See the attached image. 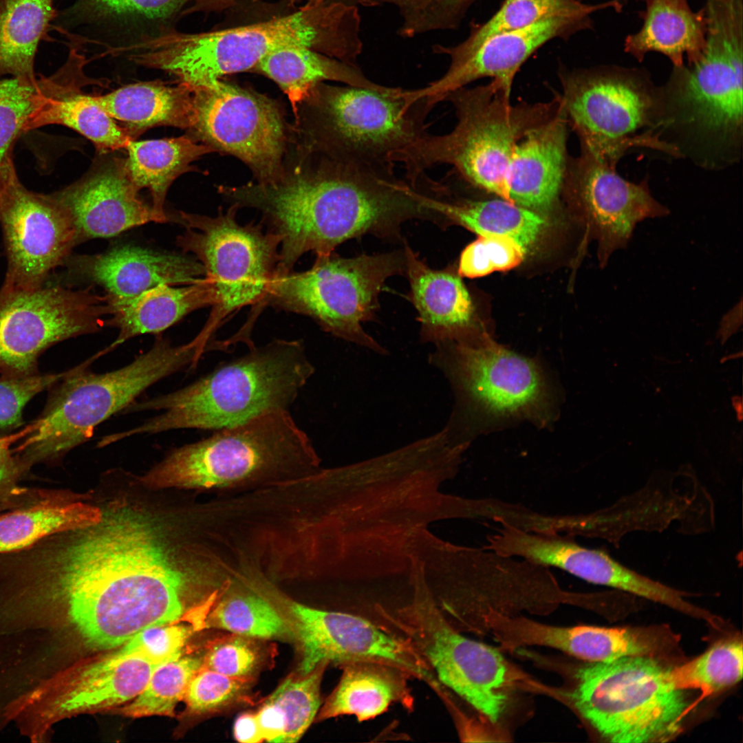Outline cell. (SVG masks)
Here are the masks:
<instances>
[{
    "label": "cell",
    "mask_w": 743,
    "mask_h": 743,
    "mask_svg": "<svg viewBox=\"0 0 743 743\" xmlns=\"http://www.w3.org/2000/svg\"><path fill=\"white\" fill-rule=\"evenodd\" d=\"M128 156L124 159L127 174L140 191L147 188L152 199L151 210L155 222L169 219L164 212L167 191L182 173L192 170L191 163L202 155L215 151L208 144H200L186 136L129 141L125 147Z\"/></svg>",
    "instance_id": "36"
},
{
    "label": "cell",
    "mask_w": 743,
    "mask_h": 743,
    "mask_svg": "<svg viewBox=\"0 0 743 743\" xmlns=\"http://www.w3.org/2000/svg\"><path fill=\"white\" fill-rule=\"evenodd\" d=\"M705 47L694 62L674 67L662 89L663 127L688 141L736 160L742 141V0H707Z\"/></svg>",
    "instance_id": "7"
},
{
    "label": "cell",
    "mask_w": 743,
    "mask_h": 743,
    "mask_svg": "<svg viewBox=\"0 0 743 743\" xmlns=\"http://www.w3.org/2000/svg\"><path fill=\"white\" fill-rule=\"evenodd\" d=\"M208 624L246 638H276L289 633L277 610L255 595H238L223 600L211 612Z\"/></svg>",
    "instance_id": "44"
},
{
    "label": "cell",
    "mask_w": 743,
    "mask_h": 743,
    "mask_svg": "<svg viewBox=\"0 0 743 743\" xmlns=\"http://www.w3.org/2000/svg\"><path fill=\"white\" fill-rule=\"evenodd\" d=\"M405 269L404 251L351 258L318 255L306 270L277 272L264 305L308 316L326 332L385 354L362 324L374 316L386 280Z\"/></svg>",
    "instance_id": "10"
},
{
    "label": "cell",
    "mask_w": 743,
    "mask_h": 743,
    "mask_svg": "<svg viewBox=\"0 0 743 743\" xmlns=\"http://www.w3.org/2000/svg\"><path fill=\"white\" fill-rule=\"evenodd\" d=\"M564 182L570 184L596 233L602 260L627 247L640 222L661 217L669 210L652 195L647 184L629 182L616 166L582 150L568 160Z\"/></svg>",
    "instance_id": "20"
},
{
    "label": "cell",
    "mask_w": 743,
    "mask_h": 743,
    "mask_svg": "<svg viewBox=\"0 0 743 743\" xmlns=\"http://www.w3.org/2000/svg\"><path fill=\"white\" fill-rule=\"evenodd\" d=\"M189 636L188 629L172 623L142 629L116 652L136 654L158 666L180 658Z\"/></svg>",
    "instance_id": "47"
},
{
    "label": "cell",
    "mask_w": 743,
    "mask_h": 743,
    "mask_svg": "<svg viewBox=\"0 0 743 743\" xmlns=\"http://www.w3.org/2000/svg\"><path fill=\"white\" fill-rule=\"evenodd\" d=\"M568 122L561 103L552 117L519 139L506 175L509 202L536 213L554 204L567 166Z\"/></svg>",
    "instance_id": "24"
},
{
    "label": "cell",
    "mask_w": 743,
    "mask_h": 743,
    "mask_svg": "<svg viewBox=\"0 0 743 743\" xmlns=\"http://www.w3.org/2000/svg\"><path fill=\"white\" fill-rule=\"evenodd\" d=\"M327 664L323 663L301 677L286 679L268 699L280 711L286 730L282 742H296L319 713L320 685Z\"/></svg>",
    "instance_id": "45"
},
{
    "label": "cell",
    "mask_w": 743,
    "mask_h": 743,
    "mask_svg": "<svg viewBox=\"0 0 743 743\" xmlns=\"http://www.w3.org/2000/svg\"><path fill=\"white\" fill-rule=\"evenodd\" d=\"M524 553L530 561L561 568L591 583L660 604L667 603L671 597L669 587L629 568L601 550L533 535L527 540Z\"/></svg>",
    "instance_id": "27"
},
{
    "label": "cell",
    "mask_w": 743,
    "mask_h": 743,
    "mask_svg": "<svg viewBox=\"0 0 743 743\" xmlns=\"http://www.w3.org/2000/svg\"><path fill=\"white\" fill-rule=\"evenodd\" d=\"M562 86L568 120L582 150L597 160L616 166L629 149L640 147L680 155L654 131L663 127L662 90L643 72L621 67L574 72L562 78Z\"/></svg>",
    "instance_id": "11"
},
{
    "label": "cell",
    "mask_w": 743,
    "mask_h": 743,
    "mask_svg": "<svg viewBox=\"0 0 743 743\" xmlns=\"http://www.w3.org/2000/svg\"><path fill=\"white\" fill-rule=\"evenodd\" d=\"M300 643L299 672L305 675L321 664L360 660L389 663L411 677L433 686L437 679L413 645L359 616L318 610L293 602L290 605Z\"/></svg>",
    "instance_id": "19"
},
{
    "label": "cell",
    "mask_w": 743,
    "mask_h": 743,
    "mask_svg": "<svg viewBox=\"0 0 743 743\" xmlns=\"http://www.w3.org/2000/svg\"><path fill=\"white\" fill-rule=\"evenodd\" d=\"M386 618L413 645L442 685L491 721L499 719L513 674L498 650L458 633L431 605L420 603Z\"/></svg>",
    "instance_id": "16"
},
{
    "label": "cell",
    "mask_w": 743,
    "mask_h": 743,
    "mask_svg": "<svg viewBox=\"0 0 743 743\" xmlns=\"http://www.w3.org/2000/svg\"><path fill=\"white\" fill-rule=\"evenodd\" d=\"M255 715L263 740L269 742H282L286 724L276 705L267 700Z\"/></svg>",
    "instance_id": "53"
},
{
    "label": "cell",
    "mask_w": 743,
    "mask_h": 743,
    "mask_svg": "<svg viewBox=\"0 0 743 743\" xmlns=\"http://www.w3.org/2000/svg\"><path fill=\"white\" fill-rule=\"evenodd\" d=\"M276 82L288 96L297 115V105L324 80L387 91L353 66L310 47L288 46L273 51L255 67Z\"/></svg>",
    "instance_id": "35"
},
{
    "label": "cell",
    "mask_w": 743,
    "mask_h": 743,
    "mask_svg": "<svg viewBox=\"0 0 743 743\" xmlns=\"http://www.w3.org/2000/svg\"><path fill=\"white\" fill-rule=\"evenodd\" d=\"M103 515L97 507L46 495L0 516V554L21 551L59 532L96 525Z\"/></svg>",
    "instance_id": "37"
},
{
    "label": "cell",
    "mask_w": 743,
    "mask_h": 743,
    "mask_svg": "<svg viewBox=\"0 0 743 743\" xmlns=\"http://www.w3.org/2000/svg\"><path fill=\"white\" fill-rule=\"evenodd\" d=\"M423 204L441 220H450L482 235L508 237L526 252L539 239L546 222L538 213L504 199L455 200L449 187L442 192L426 191Z\"/></svg>",
    "instance_id": "34"
},
{
    "label": "cell",
    "mask_w": 743,
    "mask_h": 743,
    "mask_svg": "<svg viewBox=\"0 0 743 743\" xmlns=\"http://www.w3.org/2000/svg\"><path fill=\"white\" fill-rule=\"evenodd\" d=\"M319 87L321 140L332 159L394 169L390 155L429 133L426 120L435 106L426 97L409 101L400 87Z\"/></svg>",
    "instance_id": "14"
},
{
    "label": "cell",
    "mask_w": 743,
    "mask_h": 743,
    "mask_svg": "<svg viewBox=\"0 0 743 743\" xmlns=\"http://www.w3.org/2000/svg\"><path fill=\"white\" fill-rule=\"evenodd\" d=\"M242 682L202 667L191 680L184 699L191 711L209 712L236 699L244 688Z\"/></svg>",
    "instance_id": "49"
},
{
    "label": "cell",
    "mask_w": 743,
    "mask_h": 743,
    "mask_svg": "<svg viewBox=\"0 0 743 743\" xmlns=\"http://www.w3.org/2000/svg\"><path fill=\"white\" fill-rule=\"evenodd\" d=\"M655 628H607L590 625L557 627L526 621L521 628L525 645H543L591 663L623 657L649 656L666 645V636Z\"/></svg>",
    "instance_id": "28"
},
{
    "label": "cell",
    "mask_w": 743,
    "mask_h": 743,
    "mask_svg": "<svg viewBox=\"0 0 743 743\" xmlns=\"http://www.w3.org/2000/svg\"><path fill=\"white\" fill-rule=\"evenodd\" d=\"M510 95L495 80L449 94L444 101L455 108L457 121L453 129L444 135L427 133L391 155V162L402 164L411 182L434 166L449 164L468 183L508 201L506 175L518 141L561 106L559 98L546 103L512 105Z\"/></svg>",
    "instance_id": "6"
},
{
    "label": "cell",
    "mask_w": 743,
    "mask_h": 743,
    "mask_svg": "<svg viewBox=\"0 0 743 743\" xmlns=\"http://www.w3.org/2000/svg\"><path fill=\"white\" fill-rule=\"evenodd\" d=\"M239 207L232 204L215 217L180 211L175 220L185 232L176 239L183 253H192L204 266L215 301L197 338L203 344L225 319L248 305H264L280 261V239L261 224H241Z\"/></svg>",
    "instance_id": "13"
},
{
    "label": "cell",
    "mask_w": 743,
    "mask_h": 743,
    "mask_svg": "<svg viewBox=\"0 0 743 743\" xmlns=\"http://www.w3.org/2000/svg\"><path fill=\"white\" fill-rule=\"evenodd\" d=\"M342 666L341 678L319 711L317 720L354 715L358 721H365L382 714L393 703L407 708L412 705L407 685L411 676L402 668L372 660L351 661Z\"/></svg>",
    "instance_id": "29"
},
{
    "label": "cell",
    "mask_w": 743,
    "mask_h": 743,
    "mask_svg": "<svg viewBox=\"0 0 743 743\" xmlns=\"http://www.w3.org/2000/svg\"><path fill=\"white\" fill-rule=\"evenodd\" d=\"M68 63L50 76L0 78V171L11 158V149L28 122L46 100L71 78Z\"/></svg>",
    "instance_id": "41"
},
{
    "label": "cell",
    "mask_w": 743,
    "mask_h": 743,
    "mask_svg": "<svg viewBox=\"0 0 743 743\" xmlns=\"http://www.w3.org/2000/svg\"><path fill=\"white\" fill-rule=\"evenodd\" d=\"M232 204L259 211L280 239L277 272L293 270L307 252H333L365 234L396 237L416 219L418 202L394 172L330 158L312 176L220 186Z\"/></svg>",
    "instance_id": "2"
},
{
    "label": "cell",
    "mask_w": 743,
    "mask_h": 743,
    "mask_svg": "<svg viewBox=\"0 0 743 743\" xmlns=\"http://www.w3.org/2000/svg\"><path fill=\"white\" fill-rule=\"evenodd\" d=\"M138 192L127 174L124 159L114 158L51 195L72 215L79 244L155 222L151 206Z\"/></svg>",
    "instance_id": "21"
},
{
    "label": "cell",
    "mask_w": 743,
    "mask_h": 743,
    "mask_svg": "<svg viewBox=\"0 0 743 743\" xmlns=\"http://www.w3.org/2000/svg\"><path fill=\"white\" fill-rule=\"evenodd\" d=\"M430 0H349L347 3L352 4L354 2L365 5H376L381 3H390L398 6L405 16V19L414 14L422 9Z\"/></svg>",
    "instance_id": "55"
},
{
    "label": "cell",
    "mask_w": 743,
    "mask_h": 743,
    "mask_svg": "<svg viewBox=\"0 0 743 743\" xmlns=\"http://www.w3.org/2000/svg\"><path fill=\"white\" fill-rule=\"evenodd\" d=\"M111 305L105 294L43 285L0 288V374L38 373L41 354L54 345L105 326Z\"/></svg>",
    "instance_id": "15"
},
{
    "label": "cell",
    "mask_w": 743,
    "mask_h": 743,
    "mask_svg": "<svg viewBox=\"0 0 743 743\" xmlns=\"http://www.w3.org/2000/svg\"><path fill=\"white\" fill-rule=\"evenodd\" d=\"M404 252L410 299L418 314L424 341L468 343L467 334L474 326V308L460 277L450 270L431 268L407 245Z\"/></svg>",
    "instance_id": "25"
},
{
    "label": "cell",
    "mask_w": 743,
    "mask_h": 743,
    "mask_svg": "<svg viewBox=\"0 0 743 743\" xmlns=\"http://www.w3.org/2000/svg\"><path fill=\"white\" fill-rule=\"evenodd\" d=\"M193 0H74L62 13L67 27L84 25L107 36H121L127 47L173 29L184 7Z\"/></svg>",
    "instance_id": "32"
},
{
    "label": "cell",
    "mask_w": 743,
    "mask_h": 743,
    "mask_svg": "<svg viewBox=\"0 0 743 743\" xmlns=\"http://www.w3.org/2000/svg\"><path fill=\"white\" fill-rule=\"evenodd\" d=\"M0 226L7 258L1 287L32 289L46 284L78 244L69 212L51 194L27 189L12 158L0 171Z\"/></svg>",
    "instance_id": "17"
},
{
    "label": "cell",
    "mask_w": 743,
    "mask_h": 743,
    "mask_svg": "<svg viewBox=\"0 0 743 743\" xmlns=\"http://www.w3.org/2000/svg\"><path fill=\"white\" fill-rule=\"evenodd\" d=\"M171 452L141 479L152 488H211L313 465L308 434L289 410L271 412L215 431Z\"/></svg>",
    "instance_id": "8"
},
{
    "label": "cell",
    "mask_w": 743,
    "mask_h": 743,
    "mask_svg": "<svg viewBox=\"0 0 743 743\" xmlns=\"http://www.w3.org/2000/svg\"><path fill=\"white\" fill-rule=\"evenodd\" d=\"M236 0H193V4L183 11L182 16L194 12L220 11L232 6Z\"/></svg>",
    "instance_id": "56"
},
{
    "label": "cell",
    "mask_w": 743,
    "mask_h": 743,
    "mask_svg": "<svg viewBox=\"0 0 743 743\" xmlns=\"http://www.w3.org/2000/svg\"><path fill=\"white\" fill-rule=\"evenodd\" d=\"M526 251L513 239L498 235H482L462 252L458 274L475 278L495 271L515 268L523 260Z\"/></svg>",
    "instance_id": "46"
},
{
    "label": "cell",
    "mask_w": 743,
    "mask_h": 743,
    "mask_svg": "<svg viewBox=\"0 0 743 743\" xmlns=\"http://www.w3.org/2000/svg\"><path fill=\"white\" fill-rule=\"evenodd\" d=\"M431 360L446 375L457 396L456 418L471 430L528 420L539 426L554 415L553 397L543 370L485 337L472 343L437 345Z\"/></svg>",
    "instance_id": "12"
},
{
    "label": "cell",
    "mask_w": 743,
    "mask_h": 743,
    "mask_svg": "<svg viewBox=\"0 0 743 743\" xmlns=\"http://www.w3.org/2000/svg\"><path fill=\"white\" fill-rule=\"evenodd\" d=\"M415 185H416V184H415ZM417 187H418V186H417ZM418 190H419V189H418ZM418 192H419V191H418ZM418 196H419V195H418ZM433 219H434V215H433Z\"/></svg>",
    "instance_id": "60"
},
{
    "label": "cell",
    "mask_w": 743,
    "mask_h": 743,
    "mask_svg": "<svg viewBox=\"0 0 743 743\" xmlns=\"http://www.w3.org/2000/svg\"><path fill=\"white\" fill-rule=\"evenodd\" d=\"M215 301L209 280L190 285H160L129 300L109 303L110 318L105 326L118 330L116 338L108 346L112 351L136 336L159 333L189 313Z\"/></svg>",
    "instance_id": "33"
},
{
    "label": "cell",
    "mask_w": 743,
    "mask_h": 743,
    "mask_svg": "<svg viewBox=\"0 0 743 743\" xmlns=\"http://www.w3.org/2000/svg\"><path fill=\"white\" fill-rule=\"evenodd\" d=\"M742 643L737 639L720 641L695 659L669 669L676 688L700 689V699L729 688L742 678Z\"/></svg>",
    "instance_id": "42"
},
{
    "label": "cell",
    "mask_w": 743,
    "mask_h": 743,
    "mask_svg": "<svg viewBox=\"0 0 743 743\" xmlns=\"http://www.w3.org/2000/svg\"><path fill=\"white\" fill-rule=\"evenodd\" d=\"M412 184H416V186H417L418 187V189H419V192H418V195H419V197H420V190H421V188H420V184H419V183H418V182H415V183H412ZM420 200H421V199H420ZM421 201H422V200H421ZM422 204H423V203H422ZM423 205H424V204H423ZM431 212H432V211H431ZM432 213H433V212H432ZM433 213V215H434V219H433V220H435V221H437V220H438V217H437L436 215H435V214L434 213Z\"/></svg>",
    "instance_id": "59"
},
{
    "label": "cell",
    "mask_w": 743,
    "mask_h": 743,
    "mask_svg": "<svg viewBox=\"0 0 743 743\" xmlns=\"http://www.w3.org/2000/svg\"><path fill=\"white\" fill-rule=\"evenodd\" d=\"M11 507H14L13 503H0V516L3 515L2 511Z\"/></svg>",
    "instance_id": "58"
},
{
    "label": "cell",
    "mask_w": 743,
    "mask_h": 743,
    "mask_svg": "<svg viewBox=\"0 0 743 743\" xmlns=\"http://www.w3.org/2000/svg\"><path fill=\"white\" fill-rule=\"evenodd\" d=\"M82 70L74 75L30 119L25 132L48 125H63L89 140L100 152L125 148L132 140L127 132L96 102L79 90Z\"/></svg>",
    "instance_id": "38"
},
{
    "label": "cell",
    "mask_w": 743,
    "mask_h": 743,
    "mask_svg": "<svg viewBox=\"0 0 743 743\" xmlns=\"http://www.w3.org/2000/svg\"><path fill=\"white\" fill-rule=\"evenodd\" d=\"M70 277L102 287L109 303L133 299L162 284L184 286L206 277L194 257L124 246L95 255H70L65 261Z\"/></svg>",
    "instance_id": "22"
},
{
    "label": "cell",
    "mask_w": 743,
    "mask_h": 743,
    "mask_svg": "<svg viewBox=\"0 0 743 743\" xmlns=\"http://www.w3.org/2000/svg\"><path fill=\"white\" fill-rule=\"evenodd\" d=\"M643 25L625 40L624 50L641 61L650 52L668 57L674 67L696 61L706 44L704 8L693 12L687 0H644Z\"/></svg>",
    "instance_id": "31"
},
{
    "label": "cell",
    "mask_w": 743,
    "mask_h": 743,
    "mask_svg": "<svg viewBox=\"0 0 743 743\" xmlns=\"http://www.w3.org/2000/svg\"><path fill=\"white\" fill-rule=\"evenodd\" d=\"M244 636L236 635L212 645L205 658V667L228 677L244 680L259 664L257 648Z\"/></svg>",
    "instance_id": "50"
},
{
    "label": "cell",
    "mask_w": 743,
    "mask_h": 743,
    "mask_svg": "<svg viewBox=\"0 0 743 743\" xmlns=\"http://www.w3.org/2000/svg\"><path fill=\"white\" fill-rule=\"evenodd\" d=\"M54 0H0V78H34L39 45L56 17Z\"/></svg>",
    "instance_id": "39"
},
{
    "label": "cell",
    "mask_w": 743,
    "mask_h": 743,
    "mask_svg": "<svg viewBox=\"0 0 743 743\" xmlns=\"http://www.w3.org/2000/svg\"><path fill=\"white\" fill-rule=\"evenodd\" d=\"M76 532L27 548L19 571L30 595L65 605L88 647H119L182 616L188 576L149 524L103 515Z\"/></svg>",
    "instance_id": "1"
},
{
    "label": "cell",
    "mask_w": 743,
    "mask_h": 743,
    "mask_svg": "<svg viewBox=\"0 0 743 743\" xmlns=\"http://www.w3.org/2000/svg\"><path fill=\"white\" fill-rule=\"evenodd\" d=\"M108 352L106 347L67 370L50 387L43 411L27 427L22 442L14 449L28 469L85 443L96 427L124 411L147 388L187 366L193 367L197 360L192 341L175 345L158 338L147 352L124 367L105 373L88 369Z\"/></svg>",
    "instance_id": "5"
},
{
    "label": "cell",
    "mask_w": 743,
    "mask_h": 743,
    "mask_svg": "<svg viewBox=\"0 0 743 743\" xmlns=\"http://www.w3.org/2000/svg\"><path fill=\"white\" fill-rule=\"evenodd\" d=\"M66 371L57 374L6 377L0 379V431L21 424L25 405L37 394L49 389Z\"/></svg>",
    "instance_id": "48"
},
{
    "label": "cell",
    "mask_w": 743,
    "mask_h": 743,
    "mask_svg": "<svg viewBox=\"0 0 743 743\" xmlns=\"http://www.w3.org/2000/svg\"><path fill=\"white\" fill-rule=\"evenodd\" d=\"M27 430L26 427L16 433L0 438V503H9L12 497L23 496L28 493L18 486L19 479L28 468L14 449H11L12 444L21 439Z\"/></svg>",
    "instance_id": "51"
},
{
    "label": "cell",
    "mask_w": 743,
    "mask_h": 743,
    "mask_svg": "<svg viewBox=\"0 0 743 743\" xmlns=\"http://www.w3.org/2000/svg\"><path fill=\"white\" fill-rule=\"evenodd\" d=\"M621 7L620 0L594 6L577 0H506L489 21L475 29L462 43L451 47L437 45L434 50L447 54L450 59L459 58L495 35L525 28L543 19L561 15L588 18L596 10L608 8L618 10Z\"/></svg>",
    "instance_id": "40"
},
{
    "label": "cell",
    "mask_w": 743,
    "mask_h": 743,
    "mask_svg": "<svg viewBox=\"0 0 743 743\" xmlns=\"http://www.w3.org/2000/svg\"><path fill=\"white\" fill-rule=\"evenodd\" d=\"M233 733L239 742L257 743L264 740L255 713H246L239 715L235 722Z\"/></svg>",
    "instance_id": "54"
},
{
    "label": "cell",
    "mask_w": 743,
    "mask_h": 743,
    "mask_svg": "<svg viewBox=\"0 0 743 743\" xmlns=\"http://www.w3.org/2000/svg\"><path fill=\"white\" fill-rule=\"evenodd\" d=\"M571 695L583 717L612 742H665L691 709L665 668L649 656L591 663L577 672Z\"/></svg>",
    "instance_id": "9"
},
{
    "label": "cell",
    "mask_w": 743,
    "mask_h": 743,
    "mask_svg": "<svg viewBox=\"0 0 743 743\" xmlns=\"http://www.w3.org/2000/svg\"><path fill=\"white\" fill-rule=\"evenodd\" d=\"M585 19L577 16H554L495 35L469 54L450 59L449 67L442 77L423 88L408 89L407 95L412 100L426 97L436 105L449 94L484 77L493 78L511 92L517 72L532 52Z\"/></svg>",
    "instance_id": "23"
},
{
    "label": "cell",
    "mask_w": 743,
    "mask_h": 743,
    "mask_svg": "<svg viewBox=\"0 0 743 743\" xmlns=\"http://www.w3.org/2000/svg\"><path fill=\"white\" fill-rule=\"evenodd\" d=\"M315 368L303 341L275 339L248 348L178 390L129 405L123 411H160L131 429L111 433L116 443L129 437L183 429L219 430L259 416L288 410Z\"/></svg>",
    "instance_id": "4"
},
{
    "label": "cell",
    "mask_w": 743,
    "mask_h": 743,
    "mask_svg": "<svg viewBox=\"0 0 743 743\" xmlns=\"http://www.w3.org/2000/svg\"><path fill=\"white\" fill-rule=\"evenodd\" d=\"M202 667L200 658L182 656L158 665L144 689L123 709L124 713L132 717L172 714Z\"/></svg>",
    "instance_id": "43"
},
{
    "label": "cell",
    "mask_w": 743,
    "mask_h": 743,
    "mask_svg": "<svg viewBox=\"0 0 743 743\" xmlns=\"http://www.w3.org/2000/svg\"><path fill=\"white\" fill-rule=\"evenodd\" d=\"M156 667L140 656L115 652L84 668L56 696L36 698L50 718L109 708L138 696Z\"/></svg>",
    "instance_id": "26"
},
{
    "label": "cell",
    "mask_w": 743,
    "mask_h": 743,
    "mask_svg": "<svg viewBox=\"0 0 743 743\" xmlns=\"http://www.w3.org/2000/svg\"><path fill=\"white\" fill-rule=\"evenodd\" d=\"M473 0H430L426 7L429 20L440 28H451Z\"/></svg>",
    "instance_id": "52"
},
{
    "label": "cell",
    "mask_w": 743,
    "mask_h": 743,
    "mask_svg": "<svg viewBox=\"0 0 743 743\" xmlns=\"http://www.w3.org/2000/svg\"><path fill=\"white\" fill-rule=\"evenodd\" d=\"M197 136L213 149L235 155L260 182L278 179L284 149V128L276 105L268 98L218 81L195 89Z\"/></svg>",
    "instance_id": "18"
},
{
    "label": "cell",
    "mask_w": 743,
    "mask_h": 743,
    "mask_svg": "<svg viewBox=\"0 0 743 743\" xmlns=\"http://www.w3.org/2000/svg\"><path fill=\"white\" fill-rule=\"evenodd\" d=\"M326 0H290L292 5L303 3V6H315L325 3Z\"/></svg>",
    "instance_id": "57"
},
{
    "label": "cell",
    "mask_w": 743,
    "mask_h": 743,
    "mask_svg": "<svg viewBox=\"0 0 743 743\" xmlns=\"http://www.w3.org/2000/svg\"><path fill=\"white\" fill-rule=\"evenodd\" d=\"M360 23L354 5L338 1L301 6L288 15L221 30L190 34L171 29L146 39L137 59L140 65L169 72L195 89L253 69L288 46L310 47L356 65L363 49Z\"/></svg>",
    "instance_id": "3"
},
{
    "label": "cell",
    "mask_w": 743,
    "mask_h": 743,
    "mask_svg": "<svg viewBox=\"0 0 743 743\" xmlns=\"http://www.w3.org/2000/svg\"><path fill=\"white\" fill-rule=\"evenodd\" d=\"M93 96L111 118L121 122L132 140L151 127L192 129L197 120L195 89L182 83H138Z\"/></svg>",
    "instance_id": "30"
}]
</instances>
